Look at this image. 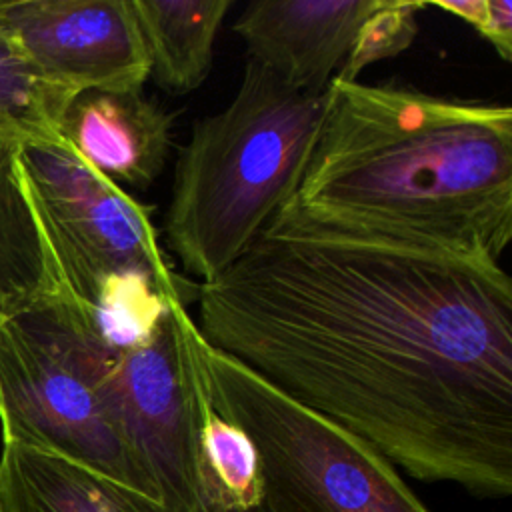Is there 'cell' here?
Wrapping results in <instances>:
<instances>
[{"label": "cell", "mask_w": 512, "mask_h": 512, "mask_svg": "<svg viewBox=\"0 0 512 512\" xmlns=\"http://www.w3.org/2000/svg\"><path fill=\"white\" fill-rule=\"evenodd\" d=\"M196 330L424 482L512 492V280L500 260L282 206L216 278Z\"/></svg>", "instance_id": "1"}, {"label": "cell", "mask_w": 512, "mask_h": 512, "mask_svg": "<svg viewBox=\"0 0 512 512\" xmlns=\"http://www.w3.org/2000/svg\"><path fill=\"white\" fill-rule=\"evenodd\" d=\"M294 212L500 260L512 240V108L332 78Z\"/></svg>", "instance_id": "2"}, {"label": "cell", "mask_w": 512, "mask_h": 512, "mask_svg": "<svg viewBox=\"0 0 512 512\" xmlns=\"http://www.w3.org/2000/svg\"><path fill=\"white\" fill-rule=\"evenodd\" d=\"M324 104L326 92L290 88L248 58L232 100L194 122L164 216L166 244L186 274L216 278L294 196Z\"/></svg>", "instance_id": "3"}, {"label": "cell", "mask_w": 512, "mask_h": 512, "mask_svg": "<svg viewBox=\"0 0 512 512\" xmlns=\"http://www.w3.org/2000/svg\"><path fill=\"white\" fill-rule=\"evenodd\" d=\"M116 354L66 294L2 320V442L54 452L154 498L104 398Z\"/></svg>", "instance_id": "4"}, {"label": "cell", "mask_w": 512, "mask_h": 512, "mask_svg": "<svg viewBox=\"0 0 512 512\" xmlns=\"http://www.w3.org/2000/svg\"><path fill=\"white\" fill-rule=\"evenodd\" d=\"M212 406L252 440L270 512H430L374 446L196 334Z\"/></svg>", "instance_id": "5"}, {"label": "cell", "mask_w": 512, "mask_h": 512, "mask_svg": "<svg viewBox=\"0 0 512 512\" xmlns=\"http://www.w3.org/2000/svg\"><path fill=\"white\" fill-rule=\"evenodd\" d=\"M20 172L66 296L88 312L112 280L140 278L186 304L150 208L86 164L66 140L18 144Z\"/></svg>", "instance_id": "6"}, {"label": "cell", "mask_w": 512, "mask_h": 512, "mask_svg": "<svg viewBox=\"0 0 512 512\" xmlns=\"http://www.w3.org/2000/svg\"><path fill=\"white\" fill-rule=\"evenodd\" d=\"M196 324L172 300L156 328L118 350L104 398L152 496L170 512H210L198 470L204 380Z\"/></svg>", "instance_id": "7"}, {"label": "cell", "mask_w": 512, "mask_h": 512, "mask_svg": "<svg viewBox=\"0 0 512 512\" xmlns=\"http://www.w3.org/2000/svg\"><path fill=\"white\" fill-rule=\"evenodd\" d=\"M0 22L74 92L144 90L150 78L132 0H0Z\"/></svg>", "instance_id": "8"}, {"label": "cell", "mask_w": 512, "mask_h": 512, "mask_svg": "<svg viewBox=\"0 0 512 512\" xmlns=\"http://www.w3.org/2000/svg\"><path fill=\"white\" fill-rule=\"evenodd\" d=\"M380 0H252L232 24L248 58L290 88L324 94Z\"/></svg>", "instance_id": "9"}, {"label": "cell", "mask_w": 512, "mask_h": 512, "mask_svg": "<svg viewBox=\"0 0 512 512\" xmlns=\"http://www.w3.org/2000/svg\"><path fill=\"white\" fill-rule=\"evenodd\" d=\"M174 114L144 90H82L60 134L72 150L122 190L150 188L172 148Z\"/></svg>", "instance_id": "10"}, {"label": "cell", "mask_w": 512, "mask_h": 512, "mask_svg": "<svg viewBox=\"0 0 512 512\" xmlns=\"http://www.w3.org/2000/svg\"><path fill=\"white\" fill-rule=\"evenodd\" d=\"M0 512H170L158 500L54 452L0 448Z\"/></svg>", "instance_id": "11"}, {"label": "cell", "mask_w": 512, "mask_h": 512, "mask_svg": "<svg viewBox=\"0 0 512 512\" xmlns=\"http://www.w3.org/2000/svg\"><path fill=\"white\" fill-rule=\"evenodd\" d=\"M58 294L66 292L20 172L18 142L0 136V322Z\"/></svg>", "instance_id": "12"}, {"label": "cell", "mask_w": 512, "mask_h": 512, "mask_svg": "<svg viewBox=\"0 0 512 512\" xmlns=\"http://www.w3.org/2000/svg\"><path fill=\"white\" fill-rule=\"evenodd\" d=\"M150 76L172 94L202 86L232 0H132Z\"/></svg>", "instance_id": "13"}, {"label": "cell", "mask_w": 512, "mask_h": 512, "mask_svg": "<svg viewBox=\"0 0 512 512\" xmlns=\"http://www.w3.org/2000/svg\"><path fill=\"white\" fill-rule=\"evenodd\" d=\"M76 94L46 76L0 22V136L18 144L64 140L62 118Z\"/></svg>", "instance_id": "14"}, {"label": "cell", "mask_w": 512, "mask_h": 512, "mask_svg": "<svg viewBox=\"0 0 512 512\" xmlns=\"http://www.w3.org/2000/svg\"><path fill=\"white\" fill-rule=\"evenodd\" d=\"M198 470L210 512H252L262 506L258 452L250 436L212 406L206 390L198 424Z\"/></svg>", "instance_id": "15"}, {"label": "cell", "mask_w": 512, "mask_h": 512, "mask_svg": "<svg viewBox=\"0 0 512 512\" xmlns=\"http://www.w3.org/2000/svg\"><path fill=\"white\" fill-rule=\"evenodd\" d=\"M422 8H426L424 2L380 0L358 28L352 48L334 78L356 82L366 66L406 50L418 34V12Z\"/></svg>", "instance_id": "16"}, {"label": "cell", "mask_w": 512, "mask_h": 512, "mask_svg": "<svg viewBox=\"0 0 512 512\" xmlns=\"http://www.w3.org/2000/svg\"><path fill=\"white\" fill-rule=\"evenodd\" d=\"M428 8L444 10L462 18L482 38H486L504 62L512 60V2L510 0H462V2H424Z\"/></svg>", "instance_id": "17"}, {"label": "cell", "mask_w": 512, "mask_h": 512, "mask_svg": "<svg viewBox=\"0 0 512 512\" xmlns=\"http://www.w3.org/2000/svg\"><path fill=\"white\" fill-rule=\"evenodd\" d=\"M252 512H270L268 508H264V506H260V508H256V510H252Z\"/></svg>", "instance_id": "18"}]
</instances>
